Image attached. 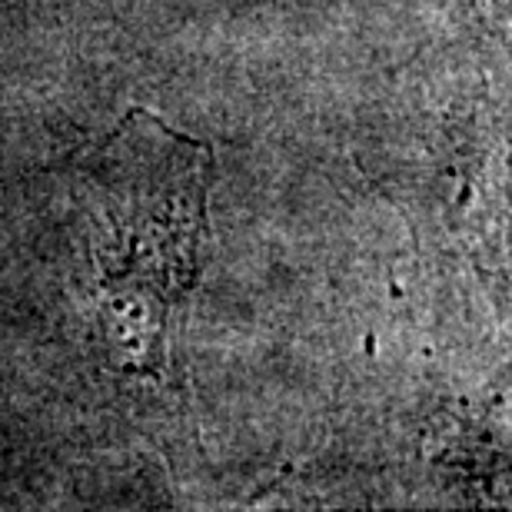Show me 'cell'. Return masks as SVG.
Segmentation results:
<instances>
[{"label": "cell", "mask_w": 512, "mask_h": 512, "mask_svg": "<svg viewBox=\"0 0 512 512\" xmlns=\"http://www.w3.org/2000/svg\"><path fill=\"white\" fill-rule=\"evenodd\" d=\"M213 177L207 143L140 107L80 160L97 220V336L110 370L137 380L167 373L173 316L207 263Z\"/></svg>", "instance_id": "6da1fadb"}]
</instances>
